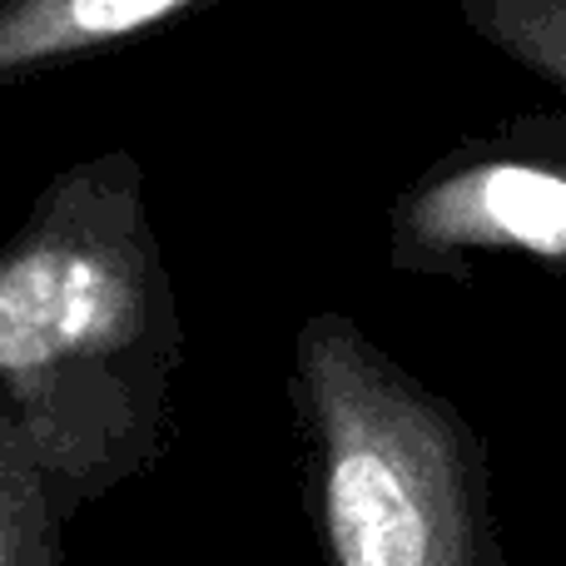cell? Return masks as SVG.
<instances>
[{
	"instance_id": "cell-1",
	"label": "cell",
	"mask_w": 566,
	"mask_h": 566,
	"mask_svg": "<svg viewBox=\"0 0 566 566\" xmlns=\"http://www.w3.org/2000/svg\"><path fill=\"white\" fill-rule=\"evenodd\" d=\"M179 363L139 159L65 165L0 249V402L70 517L165 458Z\"/></svg>"
},
{
	"instance_id": "cell-2",
	"label": "cell",
	"mask_w": 566,
	"mask_h": 566,
	"mask_svg": "<svg viewBox=\"0 0 566 566\" xmlns=\"http://www.w3.org/2000/svg\"><path fill=\"white\" fill-rule=\"evenodd\" d=\"M293 412L328 566H497L482 442L348 313L303 318Z\"/></svg>"
},
{
	"instance_id": "cell-3",
	"label": "cell",
	"mask_w": 566,
	"mask_h": 566,
	"mask_svg": "<svg viewBox=\"0 0 566 566\" xmlns=\"http://www.w3.org/2000/svg\"><path fill=\"white\" fill-rule=\"evenodd\" d=\"M468 249L566 259V175L522 159L438 165L392 209V264L448 269Z\"/></svg>"
},
{
	"instance_id": "cell-4",
	"label": "cell",
	"mask_w": 566,
	"mask_h": 566,
	"mask_svg": "<svg viewBox=\"0 0 566 566\" xmlns=\"http://www.w3.org/2000/svg\"><path fill=\"white\" fill-rule=\"evenodd\" d=\"M209 0H0V85L115 55Z\"/></svg>"
},
{
	"instance_id": "cell-5",
	"label": "cell",
	"mask_w": 566,
	"mask_h": 566,
	"mask_svg": "<svg viewBox=\"0 0 566 566\" xmlns=\"http://www.w3.org/2000/svg\"><path fill=\"white\" fill-rule=\"evenodd\" d=\"M65 522L70 512L0 402V566H65Z\"/></svg>"
},
{
	"instance_id": "cell-6",
	"label": "cell",
	"mask_w": 566,
	"mask_h": 566,
	"mask_svg": "<svg viewBox=\"0 0 566 566\" xmlns=\"http://www.w3.org/2000/svg\"><path fill=\"white\" fill-rule=\"evenodd\" d=\"M462 15L488 45L566 90V0H462Z\"/></svg>"
}]
</instances>
